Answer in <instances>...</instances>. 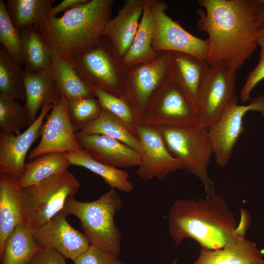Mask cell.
<instances>
[{
	"label": "cell",
	"instance_id": "obj_1",
	"mask_svg": "<svg viewBox=\"0 0 264 264\" xmlns=\"http://www.w3.org/2000/svg\"><path fill=\"white\" fill-rule=\"evenodd\" d=\"M261 0H199L198 29L208 34L206 63L236 70L256 50L259 29L256 13Z\"/></svg>",
	"mask_w": 264,
	"mask_h": 264
},
{
	"label": "cell",
	"instance_id": "obj_2",
	"mask_svg": "<svg viewBox=\"0 0 264 264\" xmlns=\"http://www.w3.org/2000/svg\"><path fill=\"white\" fill-rule=\"evenodd\" d=\"M169 232L176 244L190 238L201 248L215 250L224 246L248 226L238 225L224 199L214 194L205 198L179 199L171 207L168 216Z\"/></svg>",
	"mask_w": 264,
	"mask_h": 264
},
{
	"label": "cell",
	"instance_id": "obj_3",
	"mask_svg": "<svg viewBox=\"0 0 264 264\" xmlns=\"http://www.w3.org/2000/svg\"><path fill=\"white\" fill-rule=\"evenodd\" d=\"M114 0H88L47 17L40 31L53 55L71 60L95 46L103 37Z\"/></svg>",
	"mask_w": 264,
	"mask_h": 264
},
{
	"label": "cell",
	"instance_id": "obj_4",
	"mask_svg": "<svg viewBox=\"0 0 264 264\" xmlns=\"http://www.w3.org/2000/svg\"><path fill=\"white\" fill-rule=\"evenodd\" d=\"M123 204L117 190L110 188L92 201H80L70 197L63 210L67 215L72 214L79 219L91 244L119 257L122 234L115 224L114 217Z\"/></svg>",
	"mask_w": 264,
	"mask_h": 264
},
{
	"label": "cell",
	"instance_id": "obj_5",
	"mask_svg": "<svg viewBox=\"0 0 264 264\" xmlns=\"http://www.w3.org/2000/svg\"><path fill=\"white\" fill-rule=\"evenodd\" d=\"M157 130L168 151L181 163L182 169L195 175L201 181L206 197L215 194L214 182L208 171L213 154L207 130L200 125Z\"/></svg>",
	"mask_w": 264,
	"mask_h": 264
},
{
	"label": "cell",
	"instance_id": "obj_6",
	"mask_svg": "<svg viewBox=\"0 0 264 264\" xmlns=\"http://www.w3.org/2000/svg\"><path fill=\"white\" fill-rule=\"evenodd\" d=\"M80 184L67 170L35 185L21 188L26 224L33 231L62 211Z\"/></svg>",
	"mask_w": 264,
	"mask_h": 264
},
{
	"label": "cell",
	"instance_id": "obj_7",
	"mask_svg": "<svg viewBox=\"0 0 264 264\" xmlns=\"http://www.w3.org/2000/svg\"><path fill=\"white\" fill-rule=\"evenodd\" d=\"M69 61L92 90L99 88L121 97L126 66L103 37L95 46Z\"/></svg>",
	"mask_w": 264,
	"mask_h": 264
},
{
	"label": "cell",
	"instance_id": "obj_8",
	"mask_svg": "<svg viewBox=\"0 0 264 264\" xmlns=\"http://www.w3.org/2000/svg\"><path fill=\"white\" fill-rule=\"evenodd\" d=\"M140 125L155 129L200 125L197 111L171 78L170 73L150 99Z\"/></svg>",
	"mask_w": 264,
	"mask_h": 264
},
{
	"label": "cell",
	"instance_id": "obj_9",
	"mask_svg": "<svg viewBox=\"0 0 264 264\" xmlns=\"http://www.w3.org/2000/svg\"><path fill=\"white\" fill-rule=\"evenodd\" d=\"M237 70L222 64L209 66L199 90L197 106L200 126L206 130L231 105L238 103Z\"/></svg>",
	"mask_w": 264,
	"mask_h": 264
},
{
	"label": "cell",
	"instance_id": "obj_10",
	"mask_svg": "<svg viewBox=\"0 0 264 264\" xmlns=\"http://www.w3.org/2000/svg\"><path fill=\"white\" fill-rule=\"evenodd\" d=\"M169 52L154 61L126 66L121 97L131 107L137 127L141 124L147 104L169 74Z\"/></svg>",
	"mask_w": 264,
	"mask_h": 264
},
{
	"label": "cell",
	"instance_id": "obj_11",
	"mask_svg": "<svg viewBox=\"0 0 264 264\" xmlns=\"http://www.w3.org/2000/svg\"><path fill=\"white\" fill-rule=\"evenodd\" d=\"M155 20L153 49L158 53L177 52L188 54L206 62L209 43L191 34L166 13L168 4L160 0H149Z\"/></svg>",
	"mask_w": 264,
	"mask_h": 264
},
{
	"label": "cell",
	"instance_id": "obj_12",
	"mask_svg": "<svg viewBox=\"0 0 264 264\" xmlns=\"http://www.w3.org/2000/svg\"><path fill=\"white\" fill-rule=\"evenodd\" d=\"M250 111L259 112L264 117V95L250 100L246 105H231L208 130L216 163L223 167L229 162L234 147L244 130L243 118Z\"/></svg>",
	"mask_w": 264,
	"mask_h": 264
},
{
	"label": "cell",
	"instance_id": "obj_13",
	"mask_svg": "<svg viewBox=\"0 0 264 264\" xmlns=\"http://www.w3.org/2000/svg\"><path fill=\"white\" fill-rule=\"evenodd\" d=\"M41 139L29 153L30 160L43 154L67 153L82 150L69 117L68 100L60 96L58 103L53 106L40 132Z\"/></svg>",
	"mask_w": 264,
	"mask_h": 264
},
{
	"label": "cell",
	"instance_id": "obj_14",
	"mask_svg": "<svg viewBox=\"0 0 264 264\" xmlns=\"http://www.w3.org/2000/svg\"><path fill=\"white\" fill-rule=\"evenodd\" d=\"M136 133L140 156L137 174L140 179L149 181L155 178L163 181L171 173L182 169L181 163L168 151L157 129L139 125Z\"/></svg>",
	"mask_w": 264,
	"mask_h": 264
},
{
	"label": "cell",
	"instance_id": "obj_15",
	"mask_svg": "<svg viewBox=\"0 0 264 264\" xmlns=\"http://www.w3.org/2000/svg\"><path fill=\"white\" fill-rule=\"evenodd\" d=\"M62 210L43 225L32 231L35 242L42 248L54 249L73 262L91 244L86 236L67 221Z\"/></svg>",
	"mask_w": 264,
	"mask_h": 264
},
{
	"label": "cell",
	"instance_id": "obj_16",
	"mask_svg": "<svg viewBox=\"0 0 264 264\" xmlns=\"http://www.w3.org/2000/svg\"><path fill=\"white\" fill-rule=\"evenodd\" d=\"M53 105L43 107L35 121L19 134L0 132V174H8L19 179L25 164L27 153L40 135L41 127Z\"/></svg>",
	"mask_w": 264,
	"mask_h": 264
},
{
	"label": "cell",
	"instance_id": "obj_17",
	"mask_svg": "<svg viewBox=\"0 0 264 264\" xmlns=\"http://www.w3.org/2000/svg\"><path fill=\"white\" fill-rule=\"evenodd\" d=\"M82 149L94 159L116 168L138 166L139 153L116 139L99 134H85L76 132Z\"/></svg>",
	"mask_w": 264,
	"mask_h": 264
},
{
	"label": "cell",
	"instance_id": "obj_18",
	"mask_svg": "<svg viewBox=\"0 0 264 264\" xmlns=\"http://www.w3.org/2000/svg\"><path fill=\"white\" fill-rule=\"evenodd\" d=\"M145 0H126L105 27L103 37L123 59L130 48L142 17Z\"/></svg>",
	"mask_w": 264,
	"mask_h": 264
},
{
	"label": "cell",
	"instance_id": "obj_19",
	"mask_svg": "<svg viewBox=\"0 0 264 264\" xmlns=\"http://www.w3.org/2000/svg\"><path fill=\"white\" fill-rule=\"evenodd\" d=\"M169 66L173 81L198 112L199 90L209 66L194 56L177 52H169Z\"/></svg>",
	"mask_w": 264,
	"mask_h": 264
},
{
	"label": "cell",
	"instance_id": "obj_20",
	"mask_svg": "<svg viewBox=\"0 0 264 264\" xmlns=\"http://www.w3.org/2000/svg\"><path fill=\"white\" fill-rule=\"evenodd\" d=\"M18 179L11 175L0 174V260L7 238L26 219Z\"/></svg>",
	"mask_w": 264,
	"mask_h": 264
},
{
	"label": "cell",
	"instance_id": "obj_21",
	"mask_svg": "<svg viewBox=\"0 0 264 264\" xmlns=\"http://www.w3.org/2000/svg\"><path fill=\"white\" fill-rule=\"evenodd\" d=\"M246 232L239 233L222 248H201L198 257L192 264H264V253L255 242L245 238Z\"/></svg>",
	"mask_w": 264,
	"mask_h": 264
},
{
	"label": "cell",
	"instance_id": "obj_22",
	"mask_svg": "<svg viewBox=\"0 0 264 264\" xmlns=\"http://www.w3.org/2000/svg\"><path fill=\"white\" fill-rule=\"evenodd\" d=\"M24 86V107L29 126L37 118L40 109L46 105H55L58 103L61 95L52 70L33 73L25 71Z\"/></svg>",
	"mask_w": 264,
	"mask_h": 264
},
{
	"label": "cell",
	"instance_id": "obj_23",
	"mask_svg": "<svg viewBox=\"0 0 264 264\" xmlns=\"http://www.w3.org/2000/svg\"><path fill=\"white\" fill-rule=\"evenodd\" d=\"M155 31V20L150 0H145L144 11L133 42L123 58L126 66L148 63L160 54L152 47Z\"/></svg>",
	"mask_w": 264,
	"mask_h": 264
},
{
	"label": "cell",
	"instance_id": "obj_24",
	"mask_svg": "<svg viewBox=\"0 0 264 264\" xmlns=\"http://www.w3.org/2000/svg\"><path fill=\"white\" fill-rule=\"evenodd\" d=\"M24 70L33 73L51 71L53 54L39 28L29 26L20 31Z\"/></svg>",
	"mask_w": 264,
	"mask_h": 264
},
{
	"label": "cell",
	"instance_id": "obj_25",
	"mask_svg": "<svg viewBox=\"0 0 264 264\" xmlns=\"http://www.w3.org/2000/svg\"><path fill=\"white\" fill-rule=\"evenodd\" d=\"M71 165L65 153H52L40 155L25 163L18 179L20 188L38 184L67 170Z\"/></svg>",
	"mask_w": 264,
	"mask_h": 264
},
{
	"label": "cell",
	"instance_id": "obj_26",
	"mask_svg": "<svg viewBox=\"0 0 264 264\" xmlns=\"http://www.w3.org/2000/svg\"><path fill=\"white\" fill-rule=\"evenodd\" d=\"M43 248L34 240L26 223L18 225L6 241L1 264H29Z\"/></svg>",
	"mask_w": 264,
	"mask_h": 264
},
{
	"label": "cell",
	"instance_id": "obj_27",
	"mask_svg": "<svg viewBox=\"0 0 264 264\" xmlns=\"http://www.w3.org/2000/svg\"><path fill=\"white\" fill-rule=\"evenodd\" d=\"M65 154L71 165L84 167L99 176L111 188L126 193L133 190V185L129 180L130 176L126 171L101 163L83 149Z\"/></svg>",
	"mask_w": 264,
	"mask_h": 264
},
{
	"label": "cell",
	"instance_id": "obj_28",
	"mask_svg": "<svg viewBox=\"0 0 264 264\" xmlns=\"http://www.w3.org/2000/svg\"><path fill=\"white\" fill-rule=\"evenodd\" d=\"M52 72L60 95L68 101L95 97L93 91L82 80L70 61L53 55Z\"/></svg>",
	"mask_w": 264,
	"mask_h": 264
},
{
	"label": "cell",
	"instance_id": "obj_29",
	"mask_svg": "<svg viewBox=\"0 0 264 264\" xmlns=\"http://www.w3.org/2000/svg\"><path fill=\"white\" fill-rule=\"evenodd\" d=\"M54 0H7L8 13L16 28L21 31L29 26L40 25L46 19Z\"/></svg>",
	"mask_w": 264,
	"mask_h": 264
},
{
	"label": "cell",
	"instance_id": "obj_30",
	"mask_svg": "<svg viewBox=\"0 0 264 264\" xmlns=\"http://www.w3.org/2000/svg\"><path fill=\"white\" fill-rule=\"evenodd\" d=\"M78 132L85 134L104 135L121 141L138 152L140 149L138 138L129 131L119 119L103 108L96 118Z\"/></svg>",
	"mask_w": 264,
	"mask_h": 264
},
{
	"label": "cell",
	"instance_id": "obj_31",
	"mask_svg": "<svg viewBox=\"0 0 264 264\" xmlns=\"http://www.w3.org/2000/svg\"><path fill=\"white\" fill-rule=\"evenodd\" d=\"M25 71L2 45L0 46V93L15 100L25 101Z\"/></svg>",
	"mask_w": 264,
	"mask_h": 264
},
{
	"label": "cell",
	"instance_id": "obj_32",
	"mask_svg": "<svg viewBox=\"0 0 264 264\" xmlns=\"http://www.w3.org/2000/svg\"><path fill=\"white\" fill-rule=\"evenodd\" d=\"M27 126L28 118L24 106L0 93V132L17 135Z\"/></svg>",
	"mask_w": 264,
	"mask_h": 264
},
{
	"label": "cell",
	"instance_id": "obj_33",
	"mask_svg": "<svg viewBox=\"0 0 264 264\" xmlns=\"http://www.w3.org/2000/svg\"><path fill=\"white\" fill-rule=\"evenodd\" d=\"M0 42L14 62L22 66L20 31L14 26L3 0H0Z\"/></svg>",
	"mask_w": 264,
	"mask_h": 264
},
{
	"label": "cell",
	"instance_id": "obj_34",
	"mask_svg": "<svg viewBox=\"0 0 264 264\" xmlns=\"http://www.w3.org/2000/svg\"><path fill=\"white\" fill-rule=\"evenodd\" d=\"M92 91L102 108L107 110L119 119L129 131L138 138L136 133L137 125L130 106L121 97L99 88H94Z\"/></svg>",
	"mask_w": 264,
	"mask_h": 264
},
{
	"label": "cell",
	"instance_id": "obj_35",
	"mask_svg": "<svg viewBox=\"0 0 264 264\" xmlns=\"http://www.w3.org/2000/svg\"><path fill=\"white\" fill-rule=\"evenodd\" d=\"M70 120L76 132L96 118L102 107L95 97L75 98L68 101Z\"/></svg>",
	"mask_w": 264,
	"mask_h": 264
},
{
	"label": "cell",
	"instance_id": "obj_36",
	"mask_svg": "<svg viewBox=\"0 0 264 264\" xmlns=\"http://www.w3.org/2000/svg\"><path fill=\"white\" fill-rule=\"evenodd\" d=\"M257 45L260 48L259 60L256 66L249 73L240 92L242 102L249 101L253 89L264 79V26L259 27Z\"/></svg>",
	"mask_w": 264,
	"mask_h": 264
},
{
	"label": "cell",
	"instance_id": "obj_37",
	"mask_svg": "<svg viewBox=\"0 0 264 264\" xmlns=\"http://www.w3.org/2000/svg\"><path fill=\"white\" fill-rule=\"evenodd\" d=\"M73 262L74 264H126L118 256L93 244H90Z\"/></svg>",
	"mask_w": 264,
	"mask_h": 264
},
{
	"label": "cell",
	"instance_id": "obj_38",
	"mask_svg": "<svg viewBox=\"0 0 264 264\" xmlns=\"http://www.w3.org/2000/svg\"><path fill=\"white\" fill-rule=\"evenodd\" d=\"M29 264H67L66 258L57 251L43 248Z\"/></svg>",
	"mask_w": 264,
	"mask_h": 264
},
{
	"label": "cell",
	"instance_id": "obj_39",
	"mask_svg": "<svg viewBox=\"0 0 264 264\" xmlns=\"http://www.w3.org/2000/svg\"><path fill=\"white\" fill-rule=\"evenodd\" d=\"M88 0H64L55 6H52L49 10L47 17H56L57 14L79 4L85 3Z\"/></svg>",
	"mask_w": 264,
	"mask_h": 264
},
{
	"label": "cell",
	"instance_id": "obj_40",
	"mask_svg": "<svg viewBox=\"0 0 264 264\" xmlns=\"http://www.w3.org/2000/svg\"><path fill=\"white\" fill-rule=\"evenodd\" d=\"M256 19L259 27L264 26V0H261L256 13Z\"/></svg>",
	"mask_w": 264,
	"mask_h": 264
},
{
	"label": "cell",
	"instance_id": "obj_41",
	"mask_svg": "<svg viewBox=\"0 0 264 264\" xmlns=\"http://www.w3.org/2000/svg\"><path fill=\"white\" fill-rule=\"evenodd\" d=\"M177 262V259H176L173 262H172L171 263L169 264H176Z\"/></svg>",
	"mask_w": 264,
	"mask_h": 264
}]
</instances>
